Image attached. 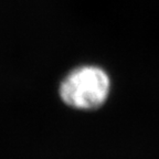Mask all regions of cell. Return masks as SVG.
Listing matches in <instances>:
<instances>
[{"label": "cell", "instance_id": "cell-1", "mask_svg": "<svg viewBox=\"0 0 159 159\" xmlns=\"http://www.w3.org/2000/svg\"><path fill=\"white\" fill-rule=\"evenodd\" d=\"M111 91V79L96 65H81L70 71L59 86L62 102L72 108L92 111L103 106Z\"/></svg>", "mask_w": 159, "mask_h": 159}]
</instances>
